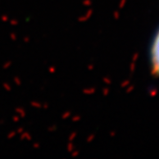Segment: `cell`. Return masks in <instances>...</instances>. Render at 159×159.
<instances>
[{"label":"cell","instance_id":"obj_1","mask_svg":"<svg viewBox=\"0 0 159 159\" xmlns=\"http://www.w3.org/2000/svg\"><path fill=\"white\" fill-rule=\"evenodd\" d=\"M152 62L154 68L159 74V32L157 33V36L153 41L152 49Z\"/></svg>","mask_w":159,"mask_h":159},{"label":"cell","instance_id":"obj_2","mask_svg":"<svg viewBox=\"0 0 159 159\" xmlns=\"http://www.w3.org/2000/svg\"><path fill=\"white\" fill-rule=\"evenodd\" d=\"M16 113H17V115L20 118H25L26 117V111L23 107H16Z\"/></svg>","mask_w":159,"mask_h":159},{"label":"cell","instance_id":"obj_3","mask_svg":"<svg viewBox=\"0 0 159 159\" xmlns=\"http://www.w3.org/2000/svg\"><path fill=\"white\" fill-rule=\"evenodd\" d=\"M20 140L21 141H23V140H27V141H31L32 140V136L29 132H22L20 133Z\"/></svg>","mask_w":159,"mask_h":159},{"label":"cell","instance_id":"obj_4","mask_svg":"<svg viewBox=\"0 0 159 159\" xmlns=\"http://www.w3.org/2000/svg\"><path fill=\"white\" fill-rule=\"evenodd\" d=\"M91 14H92V11H91V10H89L88 12L86 13V15H85V16H79V17H78V21H79V22H84V21H86V20L90 17V16H91Z\"/></svg>","mask_w":159,"mask_h":159},{"label":"cell","instance_id":"obj_5","mask_svg":"<svg viewBox=\"0 0 159 159\" xmlns=\"http://www.w3.org/2000/svg\"><path fill=\"white\" fill-rule=\"evenodd\" d=\"M74 150H75L74 144H73L72 142H69V143L67 144V146H66V151H67L68 152H72Z\"/></svg>","mask_w":159,"mask_h":159},{"label":"cell","instance_id":"obj_6","mask_svg":"<svg viewBox=\"0 0 159 159\" xmlns=\"http://www.w3.org/2000/svg\"><path fill=\"white\" fill-rule=\"evenodd\" d=\"M31 106L33 107H36V108H41L42 107V104L39 103V102H36V101L31 102Z\"/></svg>","mask_w":159,"mask_h":159},{"label":"cell","instance_id":"obj_7","mask_svg":"<svg viewBox=\"0 0 159 159\" xmlns=\"http://www.w3.org/2000/svg\"><path fill=\"white\" fill-rule=\"evenodd\" d=\"M71 116V112L70 111H66V112H64L63 114L61 115V119L62 120H66V119H68Z\"/></svg>","mask_w":159,"mask_h":159},{"label":"cell","instance_id":"obj_8","mask_svg":"<svg viewBox=\"0 0 159 159\" xmlns=\"http://www.w3.org/2000/svg\"><path fill=\"white\" fill-rule=\"evenodd\" d=\"M76 136H77V132H72L70 135H69V137H68V141L69 142H73L74 140H75V138H76Z\"/></svg>","mask_w":159,"mask_h":159},{"label":"cell","instance_id":"obj_9","mask_svg":"<svg viewBox=\"0 0 159 159\" xmlns=\"http://www.w3.org/2000/svg\"><path fill=\"white\" fill-rule=\"evenodd\" d=\"M3 87H4V89L6 90V91H8V92H10L11 90H12V86H11L8 83H4L3 84Z\"/></svg>","mask_w":159,"mask_h":159},{"label":"cell","instance_id":"obj_10","mask_svg":"<svg viewBox=\"0 0 159 159\" xmlns=\"http://www.w3.org/2000/svg\"><path fill=\"white\" fill-rule=\"evenodd\" d=\"M16 131H11V132H9V134H8V136H7V138L8 139H13L15 136H16Z\"/></svg>","mask_w":159,"mask_h":159},{"label":"cell","instance_id":"obj_11","mask_svg":"<svg viewBox=\"0 0 159 159\" xmlns=\"http://www.w3.org/2000/svg\"><path fill=\"white\" fill-rule=\"evenodd\" d=\"M13 64V62L12 61H6L4 64H3V69H8V68L9 67H11V65H12Z\"/></svg>","mask_w":159,"mask_h":159},{"label":"cell","instance_id":"obj_12","mask_svg":"<svg viewBox=\"0 0 159 159\" xmlns=\"http://www.w3.org/2000/svg\"><path fill=\"white\" fill-rule=\"evenodd\" d=\"M10 22V24L12 25V26H17L19 24V21L16 20V19H12V20H9Z\"/></svg>","mask_w":159,"mask_h":159},{"label":"cell","instance_id":"obj_13","mask_svg":"<svg viewBox=\"0 0 159 159\" xmlns=\"http://www.w3.org/2000/svg\"><path fill=\"white\" fill-rule=\"evenodd\" d=\"M81 115H74L72 118H71V120H72V122H79V121H81Z\"/></svg>","mask_w":159,"mask_h":159},{"label":"cell","instance_id":"obj_14","mask_svg":"<svg viewBox=\"0 0 159 159\" xmlns=\"http://www.w3.org/2000/svg\"><path fill=\"white\" fill-rule=\"evenodd\" d=\"M14 83L16 84V85H20L21 84V80H20V78L19 77H15L14 78Z\"/></svg>","mask_w":159,"mask_h":159},{"label":"cell","instance_id":"obj_15","mask_svg":"<svg viewBox=\"0 0 159 159\" xmlns=\"http://www.w3.org/2000/svg\"><path fill=\"white\" fill-rule=\"evenodd\" d=\"M80 155V151H76V150H74L72 152H71V156L73 157V158H76V157H78Z\"/></svg>","mask_w":159,"mask_h":159},{"label":"cell","instance_id":"obj_16","mask_svg":"<svg viewBox=\"0 0 159 159\" xmlns=\"http://www.w3.org/2000/svg\"><path fill=\"white\" fill-rule=\"evenodd\" d=\"M94 91H95V90L93 88H91V89H84L83 92L84 94H92V93H94Z\"/></svg>","mask_w":159,"mask_h":159},{"label":"cell","instance_id":"obj_17","mask_svg":"<svg viewBox=\"0 0 159 159\" xmlns=\"http://www.w3.org/2000/svg\"><path fill=\"white\" fill-rule=\"evenodd\" d=\"M57 129H58V127H57L56 125H53V126H51V127H49V128H48V131H50V132H54V131H56V130H57Z\"/></svg>","mask_w":159,"mask_h":159},{"label":"cell","instance_id":"obj_18","mask_svg":"<svg viewBox=\"0 0 159 159\" xmlns=\"http://www.w3.org/2000/svg\"><path fill=\"white\" fill-rule=\"evenodd\" d=\"M10 19H9V16H7V15H3V16H1V21H3V22H8Z\"/></svg>","mask_w":159,"mask_h":159},{"label":"cell","instance_id":"obj_19","mask_svg":"<svg viewBox=\"0 0 159 159\" xmlns=\"http://www.w3.org/2000/svg\"><path fill=\"white\" fill-rule=\"evenodd\" d=\"M10 38H11V39L14 40V41H16V40L17 39V36L16 35L15 33H12V34H11V35H10Z\"/></svg>","mask_w":159,"mask_h":159},{"label":"cell","instance_id":"obj_20","mask_svg":"<svg viewBox=\"0 0 159 159\" xmlns=\"http://www.w3.org/2000/svg\"><path fill=\"white\" fill-rule=\"evenodd\" d=\"M83 5L84 6H90V5H91V1H90V0H84Z\"/></svg>","mask_w":159,"mask_h":159},{"label":"cell","instance_id":"obj_21","mask_svg":"<svg viewBox=\"0 0 159 159\" xmlns=\"http://www.w3.org/2000/svg\"><path fill=\"white\" fill-rule=\"evenodd\" d=\"M12 119H13V121H14L15 123H17V122L20 120V117H19L18 115H14Z\"/></svg>","mask_w":159,"mask_h":159},{"label":"cell","instance_id":"obj_22","mask_svg":"<svg viewBox=\"0 0 159 159\" xmlns=\"http://www.w3.org/2000/svg\"><path fill=\"white\" fill-rule=\"evenodd\" d=\"M48 70H49V72H50V73L54 74V73L56 72V67H55V66H50Z\"/></svg>","mask_w":159,"mask_h":159},{"label":"cell","instance_id":"obj_23","mask_svg":"<svg viewBox=\"0 0 159 159\" xmlns=\"http://www.w3.org/2000/svg\"><path fill=\"white\" fill-rule=\"evenodd\" d=\"M33 147H34V148H35V149H39V147H40V145H39V143H34Z\"/></svg>","mask_w":159,"mask_h":159},{"label":"cell","instance_id":"obj_24","mask_svg":"<svg viewBox=\"0 0 159 159\" xmlns=\"http://www.w3.org/2000/svg\"><path fill=\"white\" fill-rule=\"evenodd\" d=\"M16 131V133H22L23 132V128H18Z\"/></svg>","mask_w":159,"mask_h":159},{"label":"cell","instance_id":"obj_25","mask_svg":"<svg viewBox=\"0 0 159 159\" xmlns=\"http://www.w3.org/2000/svg\"><path fill=\"white\" fill-rule=\"evenodd\" d=\"M93 138H94V136H93V135H90L89 137L87 138V142H88V143H89V142H91V141L93 140Z\"/></svg>","mask_w":159,"mask_h":159},{"label":"cell","instance_id":"obj_26","mask_svg":"<svg viewBox=\"0 0 159 159\" xmlns=\"http://www.w3.org/2000/svg\"><path fill=\"white\" fill-rule=\"evenodd\" d=\"M23 41H24L25 43H28V42L30 41V38H29V37H24V39H23Z\"/></svg>","mask_w":159,"mask_h":159},{"label":"cell","instance_id":"obj_27","mask_svg":"<svg viewBox=\"0 0 159 159\" xmlns=\"http://www.w3.org/2000/svg\"><path fill=\"white\" fill-rule=\"evenodd\" d=\"M48 107H49L48 104H43V105H42V107H41V108H44V109H47Z\"/></svg>","mask_w":159,"mask_h":159},{"label":"cell","instance_id":"obj_28","mask_svg":"<svg viewBox=\"0 0 159 159\" xmlns=\"http://www.w3.org/2000/svg\"><path fill=\"white\" fill-rule=\"evenodd\" d=\"M92 68H93L92 65H89V66H88V69H89V70H92Z\"/></svg>","mask_w":159,"mask_h":159},{"label":"cell","instance_id":"obj_29","mask_svg":"<svg viewBox=\"0 0 159 159\" xmlns=\"http://www.w3.org/2000/svg\"><path fill=\"white\" fill-rule=\"evenodd\" d=\"M4 123V120H0V125H2Z\"/></svg>","mask_w":159,"mask_h":159}]
</instances>
